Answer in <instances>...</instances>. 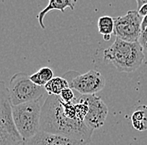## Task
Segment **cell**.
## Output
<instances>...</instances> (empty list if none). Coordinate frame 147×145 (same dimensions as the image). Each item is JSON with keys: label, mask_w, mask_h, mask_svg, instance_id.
Here are the masks:
<instances>
[{"label": "cell", "mask_w": 147, "mask_h": 145, "mask_svg": "<svg viewBox=\"0 0 147 145\" xmlns=\"http://www.w3.org/2000/svg\"><path fill=\"white\" fill-rule=\"evenodd\" d=\"M8 88L13 106L41 99L46 92L45 86L34 83L30 80V76L24 72L14 74L10 79Z\"/></svg>", "instance_id": "5b68a950"}, {"label": "cell", "mask_w": 147, "mask_h": 145, "mask_svg": "<svg viewBox=\"0 0 147 145\" xmlns=\"http://www.w3.org/2000/svg\"><path fill=\"white\" fill-rule=\"evenodd\" d=\"M69 87V82L64 77L55 76L45 86L48 95L59 96L63 90Z\"/></svg>", "instance_id": "4fadbf2b"}, {"label": "cell", "mask_w": 147, "mask_h": 145, "mask_svg": "<svg viewBox=\"0 0 147 145\" xmlns=\"http://www.w3.org/2000/svg\"><path fill=\"white\" fill-rule=\"evenodd\" d=\"M98 29L99 33L103 35L105 41H109L112 34L115 33V19L114 18L105 15L98 19Z\"/></svg>", "instance_id": "7c38bea8"}, {"label": "cell", "mask_w": 147, "mask_h": 145, "mask_svg": "<svg viewBox=\"0 0 147 145\" xmlns=\"http://www.w3.org/2000/svg\"><path fill=\"white\" fill-rule=\"evenodd\" d=\"M13 105L9 88L4 82L0 85V145H18L24 139L18 133L13 115Z\"/></svg>", "instance_id": "277c9868"}, {"label": "cell", "mask_w": 147, "mask_h": 145, "mask_svg": "<svg viewBox=\"0 0 147 145\" xmlns=\"http://www.w3.org/2000/svg\"><path fill=\"white\" fill-rule=\"evenodd\" d=\"M138 42L141 46L144 52H147V28L141 31L140 35L138 39Z\"/></svg>", "instance_id": "2e32d148"}, {"label": "cell", "mask_w": 147, "mask_h": 145, "mask_svg": "<svg viewBox=\"0 0 147 145\" xmlns=\"http://www.w3.org/2000/svg\"><path fill=\"white\" fill-rule=\"evenodd\" d=\"M40 128L45 132L79 140L84 145L90 143L94 132L85 122L69 118L64 113L61 98L55 95H48L43 103Z\"/></svg>", "instance_id": "6da1fadb"}, {"label": "cell", "mask_w": 147, "mask_h": 145, "mask_svg": "<svg viewBox=\"0 0 147 145\" xmlns=\"http://www.w3.org/2000/svg\"><path fill=\"white\" fill-rule=\"evenodd\" d=\"M54 78V71L49 67H43L37 72L30 76V80L38 86H45L48 82Z\"/></svg>", "instance_id": "5bb4252c"}, {"label": "cell", "mask_w": 147, "mask_h": 145, "mask_svg": "<svg viewBox=\"0 0 147 145\" xmlns=\"http://www.w3.org/2000/svg\"><path fill=\"white\" fill-rule=\"evenodd\" d=\"M83 98L89 107L84 122L93 130L101 127L105 123L108 115V107L100 97L95 94L83 95Z\"/></svg>", "instance_id": "ba28073f"}, {"label": "cell", "mask_w": 147, "mask_h": 145, "mask_svg": "<svg viewBox=\"0 0 147 145\" xmlns=\"http://www.w3.org/2000/svg\"><path fill=\"white\" fill-rule=\"evenodd\" d=\"M142 18L138 11L129 10L125 15L118 16L115 19V33L116 38L128 42H136L141 29Z\"/></svg>", "instance_id": "52a82bcc"}, {"label": "cell", "mask_w": 147, "mask_h": 145, "mask_svg": "<svg viewBox=\"0 0 147 145\" xmlns=\"http://www.w3.org/2000/svg\"><path fill=\"white\" fill-rule=\"evenodd\" d=\"M59 97L65 102L74 101L75 99V91L73 90L71 87H68L62 91L61 94L59 95Z\"/></svg>", "instance_id": "9a60e30c"}, {"label": "cell", "mask_w": 147, "mask_h": 145, "mask_svg": "<svg viewBox=\"0 0 147 145\" xmlns=\"http://www.w3.org/2000/svg\"><path fill=\"white\" fill-rule=\"evenodd\" d=\"M105 63L112 64L119 72L130 73L140 67L145 54L140 43L128 42L116 38L115 42L104 50Z\"/></svg>", "instance_id": "7a4b0ae2"}, {"label": "cell", "mask_w": 147, "mask_h": 145, "mask_svg": "<svg viewBox=\"0 0 147 145\" xmlns=\"http://www.w3.org/2000/svg\"><path fill=\"white\" fill-rule=\"evenodd\" d=\"M25 145H84L82 142L40 130L35 136L24 140Z\"/></svg>", "instance_id": "9c48e42d"}, {"label": "cell", "mask_w": 147, "mask_h": 145, "mask_svg": "<svg viewBox=\"0 0 147 145\" xmlns=\"http://www.w3.org/2000/svg\"><path fill=\"white\" fill-rule=\"evenodd\" d=\"M41 99L12 107L15 125L24 140L35 136L41 130Z\"/></svg>", "instance_id": "3957f363"}, {"label": "cell", "mask_w": 147, "mask_h": 145, "mask_svg": "<svg viewBox=\"0 0 147 145\" xmlns=\"http://www.w3.org/2000/svg\"><path fill=\"white\" fill-rule=\"evenodd\" d=\"M76 3L77 0H49L48 5L42 11H40L37 15V18L38 20V24L40 27L43 29H45L44 19L48 13L53 10H58L62 13H64L65 9L67 8H69L71 10H74Z\"/></svg>", "instance_id": "30bf717a"}, {"label": "cell", "mask_w": 147, "mask_h": 145, "mask_svg": "<svg viewBox=\"0 0 147 145\" xmlns=\"http://www.w3.org/2000/svg\"><path fill=\"white\" fill-rule=\"evenodd\" d=\"M137 2V7L138 9H140L142 5L147 3V0H136Z\"/></svg>", "instance_id": "d6986e66"}, {"label": "cell", "mask_w": 147, "mask_h": 145, "mask_svg": "<svg viewBox=\"0 0 147 145\" xmlns=\"http://www.w3.org/2000/svg\"><path fill=\"white\" fill-rule=\"evenodd\" d=\"M138 13L141 17H145L147 15V3L142 5L140 9H138Z\"/></svg>", "instance_id": "e0dca14e"}, {"label": "cell", "mask_w": 147, "mask_h": 145, "mask_svg": "<svg viewBox=\"0 0 147 145\" xmlns=\"http://www.w3.org/2000/svg\"><path fill=\"white\" fill-rule=\"evenodd\" d=\"M18 145H25V143H24H24H23V144H18Z\"/></svg>", "instance_id": "ffe728a7"}, {"label": "cell", "mask_w": 147, "mask_h": 145, "mask_svg": "<svg viewBox=\"0 0 147 145\" xmlns=\"http://www.w3.org/2000/svg\"><path fill=\"white\" fill-rule=\"evenodd\" d=\"M146 28H147V15L143 17L142 18V23H141V29H145Z\"/></svg>", "instance_id": "ac0fdd59"}, {"label": "cell", "mask_w": 147, "mask_h": 145, "mask_svg": "<svg viewBox=\"0 0 147 145\" xmlns=\"http://www.w3.org/2000/svg\"><path fill=\"white\" fill-rule=\"evenodd\" d=\"M132 126L140 132H145L147 130V106L140 105L131 116Z\"/></svg>", "instance_id": "8fae6325"}, {"label": "cell", "mask_w": 147, "mask_h": 145, "mask_svg": "<svg viewBox=\"0 0 147 145\" xmlns=\"http://www.w3.org/2000/svg\"><path fill=\"white\" fill-rule=\"evenodd\" d=\"M73 90L82 95H93L102 91L105 86V79L100 72L90 70L84 74L69 71L64 76Z\"/></svg>", "instance_id": "8992f818"}]
</instances>
